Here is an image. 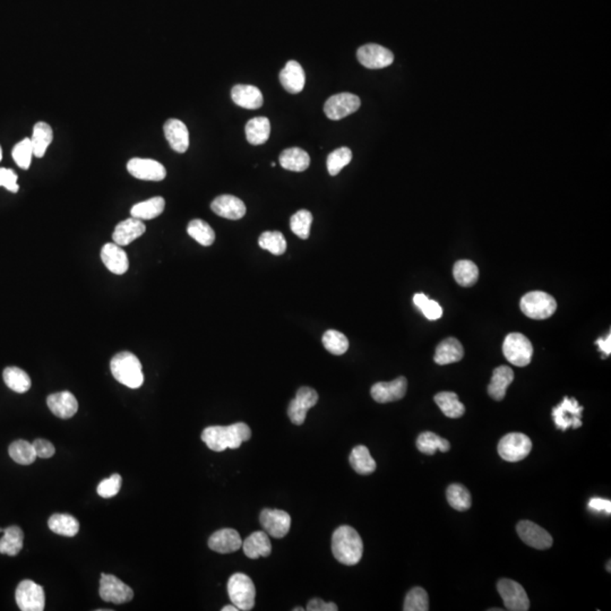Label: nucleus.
<instances>
[{"mask_svg":"<svg viewBox=\"0 0 611 611\" xmlns=\"http://www.w3.org/2000/svg\"><path fill=\"white\" fill-rule=\"evenodd\" d=\"M259 521L265 532L276 539L286 536L291 526V516L281 509H263Z\"/></svg>","mask_w":611,"mask_h":611,"instance_id":"nucleus-16","label":"nucleus"},{"mask_svg":"<svg viewBox=\"0 0 611 611\" xmlns=\"http://www.w3.org/2000/svg\"><path fill=\"white\" fill-rule=\"evenodd\" d=\"M311 224H313V214L307 209H301L292 215L290 228L297 237L306 240L308 239L310 234Z\"/></svg>","mask_w":611,"mask_h":611,"instance_id":"nucleus-46","label":"nucleus"},{"mask_svg":"<svg viewBox=\"0 0 611 611\" xmlns=\"http://www.w3.org/2000/svg\"><path fill=\"white\" fill-rule=\"evenodd\" d=\"M164 136L171 149L178 153H184L189 147V132L182 120L169 119L163 127Z\"/></svg>","mask_w":611,"mask_h":611,"instance_id":"nucleus-21","label":"nucleus"},{"mask_svg":"<svg viewBox=\"0 0 611 611\" xmlns=\"http://www.w3.org/2000/svg\"><path fill=\"white\" fill-rule=\"evenodd\" d=\"M514 380V372L507 366L496 368L488 386V394L496 401H501L506 395L507 388Z\"/></svg>","mask_w":611,"mask_h":611,"instance_id":"nucleus-29","label":"nucleus"},{"mask_svg":"<svg viewBox=\"0 0 611 611\" xmlns=\"http://www.w3.org/2000/svg\"><path fill=\"white\" fill-rule=\"evenodd\" d=\"M33 446L36 449V456L40 457V459H50L55 455V446L46 439H36L34 441Z\"/></svg>","mask_w":611,"mask_h":611,"instance_id":"nucleus-53","label":"nucleus"},{"mask_svg":"<svg viewBox=\"0 0 611 611\" xmlns=\"http://www.w3.org/2000/svg\"><path fill=\"white\" fill-rule=\"evenodd\" d=\"M146 226L140 219L130 218L117 224L113 234V243L119 246H127L134 240L143 236Z\"/></svg>","mask_w":611,"mask_h":611,"instance_id":"nucleus-24","label":"nucleus"},{"mask_svg":"<svg viewBox=\"0 0 611 611\" xmlns=\"http://www.w3.org/2000/svg\"><path fill=\"white\" fill-rule=\"evenodd\" d=\"M49 529L63 537H74L80 531L78 521L69 514H53L48 521Z\"/></svg>","mask_w":611,"mask_h":611,"instance_id":"nucleus-34","label":"nucleus"},{"mask_svg":"<svg viewBox=\"0 0 611 611\" xmlns=\"http://www.w3.org/2000/svg\"><path fill=\"white\" fill-rule=\"evenodd\" d=\"M0 187H5L11 193H17L20 189L17 184V174L11 169L0 168Z\"/></svg>","mask_w":611,"mask_h":611,"instance_id":"nucleus-52","label":"nucleus"},{"mask_svg":"<svg viewBox=\"0 0 611 611\" xmlns=\"http://www.w3.org/2000/svg\"><path fill=\"white\" fill-rule=\"evenodd\" d=\"M588 506H589V509L595 513L603 512L607 513V514L611 513V501H607V499L592 498Z\"/></svg>","mask_w":611,"mask_h":611,"instance_id":"nucleus-55","label":"nucleus"},{"mask_svg":"<svg viewBox=\"0 0 611 611\" xmlns=\"http://www.w3.org/2000/svg\"><path fill=\"white\" fill-rule=\"evenodd\" d=\"M101 259L108 270L117 276L125 274L130 267L126 251L122 249V246L115 243L105 244L102 247Z\"/></svg>","mask_w":611,"mask_h":611,"instance_id":"nucleus-20","label":"nucleus"},{"mask_svg":"<svg viewBox=\"0 0 611 611\" xmlns=\"http://www.w3.org/2000/svg\"><path fill=\"white\" fill-rule=\"evenodd\" d=\"M15 599L22 611H42L46 605L43 588L31 580H24L19 584Z\"/></svg>","mask_w":611,"mask_h":611,"instance_id":"nucleus-11","label":"nucleus"},{"mask_svg":"<svg viewBox=\"0 0 611 611\" xmlns=\"http://www.w3.org/2000/svg\"><path fill=\"white\" fill-rule=\"evenodd\" d=\"M434 400H435L436 404L441 409L442 412L447 418H460L466 412V407L463 403L460 402L457 394L453 393V392L438 393Z\"/></svg>","mask_w":611,"mask_h":611,"instance_id":"nucleus-35","label":"nucleus"},{"mask_svg":"<svg viewBox=\"0 0 611 611\" xmlns=\"http://www.w3.org/2000/svg\"><path fill=\"white\" fill-rule=\"evenodd\" d=\"M13 159L20 168L28 169L32 157H33V147L31 143V138H24L14 146L11 152Z\"/></svg>","mask_w":611,"mask_h":611,"instance_id":"nucleus-50","label":"nucleus"},{"mask_svg":"<svg viewBox=\"0 0 611 611\" xmlns=\"http://www.w3.org/2000/svg\"><path fill=\"white\" fill-rule=\"evenodd\" d=\"M100 597L105 602L122 603L130 602L134 597L132 588L128 587L122 580L110 574H101L100 580Z\"/></svg>","mask_w":611,"mask_h":611,"instance_id":"nucleus-10","label":"nucleus"},{"mask_svg":"<svg viewBox=\"0 0 611 611\" xmlns=\"http://www.w3.org/2000/svg\"><path fill=\"white\" fill-rule=\"evenodd\" d=\"M597 347L600 348L601 351H603V353L606 355H610L611 353V334H608V336L606 338H603V339H599L597 342Z\"/></svg>","mask_w":611,"mask_h":611,"instance_id":"nucleus-56","label":"nucleus"},{"mask_svg":"<svg viewBox=\"0 0 611 611\" xmlns=\"http://www.w3.org/2000/svg\"><path fill=\"white\" fill-rule=\"evenodd\" d=\"M259 247L270 251L273 255L280 256L286 251V240L280 231H265L259 236Z\"/></svg>","mask_w":611,"mask_h":611,"instance_id":"nucleus-44","label":"nucleus"},{"mask_svg":"<svg viewBox=\"0 0 611 611\" xmlns=\"http://www.w3.org/2000/svg\"><path fill=\"white\" fill-rule=\"evenodd\" d=\"M463 357H464V349L461 342L455 338H449L438 345L434 360L436 364L444 366V365L459 362L462 360Z\"/></svg>","mask_w":611,"mask_h":611,"instance_id":"nucleus-28","label":"nucleus"},{"mask_svg":"<svg viewBox=\"0 0 611 611\" xmlns=\"http://www.w3.org/2000/svg\"><path fill=\"white\" fill-rule=\"evenodd\" d=\"M53 138V128L47 122H39L34 125L33 134L31 143L33 147V155L36 157H42L46 155L48 146L51 144Z\"/></svg>","mask_w":611,"mask_h":611,"instance_id":"nucleus-36","label":"nucleus"},{"mask_svg":"<svg viewBox=\"0 0 611 611\" xmlns=\"http://www.w3.org/2000/svg\"><path fill=\"white\" fill-rule=\"evenodd\" d=\"M413 303L422 311V314L427 320H439L443 315V309H442L441 305L437 301H430L429 298L424 296V293L414 295Z\"/></svg>","mask_w":611,"mask_h":611,"instance_id":"nucleus-49","label":"nucleus"},{"mask_svg":"<svg viewBox=\"0 0 611 611\" xmlns=\"http://www.w3.org/2000/svg\"><path fill=\"white\" fill-rule=\"evenodd\" d=\"M251 437V428L244 422L230 424V426H211L202 432V441L207 444L209 449L214 451H224L226 449H236L241 444L249 441Z\"/></svg>","mask_w":611,"mask_h":611,"instance_id":"nucleus-1","label":"nucleus"},{"mask_svg":"<svg viewBox=\"0 0 611 611\" xmlns=\"http://www.w3.org/2000/svg\"><path fill=\"white\" fill-rule=\"evenodd\" d=\"M407 388V378L399 377L392 382H380L375 384L370 390V394L376 402H395L404 397Z\"/></svg>","mask_w":611,"mask_h":611,"instance_id":"nucleus-18","label":"nucleus"},{"mask_svg":"<svg viewBox=\"0 0 611 611\" xmlns=\"http://www.w3.org/2000/svg\"><path fill=\"white\" fill-rule=\"evenodd\" d=\"M122 478L120 474H115L108 478V479L102 480L98 486V494L103 498H111L113 496L120 491L122 488Z\"/></svg>","mask_w":611,"mask_h":611,"instance_id":"nucleus-51","label":"nucleus"},{"mask_svg":"<svg viewBox=\"0 0 611 611\" xmlns=\"http://www.w3.org/2000/svg\"><path fill=\"white\" fill-rule=\"evenodd\" d=\"M503 352L511 364L516 367H526L531 362L533 347L523 334L511 333L505 338Z\"/></svg>","mask_w":611,"mask_h":611,"instance_id":"nucleus-6","label":"nucleus"},{"mask_svg":"<svg viewBox=\"0 0 611 611\" xmlns=\"http://www.w3.org/2000/svg\"><path fill=\"white\" fill-rule=\"evenodd\" d=\"M0 532H4V529H1V528H0Z\"/></svg>","mask_w":611,"mask_h":611,"instance_id":"nucleus-61","label":"nucleus"},{"mask_svg":"<svg viewBox=\"0 0 611 611\" xmlns=\"http://www.w3.org/2000/svg\"><path fill=\"white\" fill-rule=\"evenodd\" d=\"M307 610L308 611H336L338 610V606H336L335 603L333 602H325V601H323L322 599H313V600L309 601L308 606H307Z\"/></svg>","mask_w":611,"mask_h":611,"instance_id":"nucleus-54","label":"nucleus"},{"mask_svg":"<svg viewBox=\"0 0 611 611\" xmlns=\"http://www.w3.org/2000/svg\"><path fill=\"white\" fill-rule=\"evenodd\" d=\"M516 530L521 540L532 548L545 550L553 545V539L550 533L531 521H521Z\"/></svg>","mask_w":611,"mask_h":611,"instance_id":"nucleus-15","label":"nucleus"},{"mask_svg":"<svg viewBox=\"0 0 611 611\" xmlns=\"http://www.w3.org/2000/svg\"><path fill=\"white\" fill-rule=\"evenodd\" d=\"M453 274H454L455 281L466 288L474 286L479 278L478 266L468 259H462L455 263Z\"/></svg>","mask_w":611,"mask_h":611,"instance_id":"nucleus-40","label":"nucleus"},{"mask_svg":"<svg viewBox=\"0 0 611 611\" xmlns=\"http://www.w3.org/2000/svg\"><path fill=\"white\" fill-rule=\"evenodd\" d=\"M323 345L332 355H345L349 349V340L345 334L335 330H326L322 338Z\"/></svg>","mask_w":611,"mask_h":611,"instance_id":"nucleus-45","label":"nucleus"},{"mask_svg":"<svg viewBox=\"0 0 611 611\" xmlns=\"http://www.w3.org/2000/svg\"><path fill=\"white\" fill-rule=\"evenodd\" d=\"M127 170L137 179L147 182H161L167 176V170L163 164L151 159H132L127 163Z\"/></svg>","mask_w":611,"mask_h":611,"instance_id":"nucleus-17","label":"nucleus"},{"mask_svg":"<svg viewBox=\"0 0 611 611\" xmlns=\"http://www.w3.org/2000/svg\"><path fill=\"white\" fill-rule=\"evenodd\" d=\"M318 402V394L313 388L303 387L298 390L295 399L290 402L288 407V416L292 424L301 426L305 422L307 413L311 407H315Z\"/></svg>","mask_w":611,"mask_h":611,"instance_id":"nucleus-12","label":"nucleus"},{"mask_svg":"<svg viewBox=\"0 0 611 611\" xmlns=\"http://www.w3.org/2000/svg\"><path fill=\"white\" fill-rule=\"evenodd\" d=\"M243 545V540L238 531L234 529H222L209 537V547L211 550L219 553H231L239 550Z\"/></svg>","mask_w":611,"mask_h":611,"instance_id":"nucleus-22","label":"nucleus"},{"mask_svg":"<svg viewBox=\"0 0 611 611\" xmlns=\"http://www.w3.org/2000/svg\"><path fill=\"white\" fill-rule=\"evenodd\" d=\"M239 609L237 607L234 606V605H231V606H226L222 608V611H238Z\"/></svg>","mask_w":611,"mask_h":611,"instance_id":"nucleus-57","label":"nucleus"},{"mask_svg":"<svg viewBox=\"0 0 611 611\" xmlns=\"http://www.w3.org/2000/svg\"><path fill=\"white\" fill-rule=\"evenodd\" d=\"M228 593L232 605L239 610L249 611L255 606L256 589L251 578L243 573H236L229 578Z\"/></svg>","mask_w":611,"mask_h":611,"instance_id":"nucleus-4","label":"nucleus"},{"mask_svg":"<svg viewBox=\"0 0 611 611\" xmlns=\"http://www.w3.org/2000/svg\"><path fill=\"white\" fill-rule=\"evenodd\" d=\"M4 536L0 539V553L16 556L23 548L24 534L22 530L16 526H9L4 529Z\"/></svg>","mask_w":611,"mask_h":611,"instance_id":"nucleus-33","label":"nucleus"},{"mask_svg":"<svg viewBox=\"0 0 611 611\" xmlns=\"http://www.w3.org/2000/svg\"><path fill=\"white\" fill-rule=\"evenodd\" d=\"M271 135V122L266 117H256L246 125V137L251 145L266 143Z\"/></svg>","mask_w":611,"mask_h":611,"instance_id":"nucleus-31","label":"nucleus"},{"mask_svg":"<svg viewBox=\"0 0 611 611\" xmlns=\"http://www.w3.org/2000/svg\"><path fill=\"white\" fill-rule=\"evenodd\" d=\"M246 556L251 559L268 557L272 551L270 538L266 532L256 531L251 533L241 545Z\"/></svg>","mask_w":611,"mask_h":611,"instance_id":"nucleus-27","label":"nucleus"},{"mask_svg":"<svg viewBox=\"0 0 611 611\" xmlns=\"http://www.w3.org/2000/svg\"><path fill=\"white\" fill-rule=\"evenodd\" d=\"M231 99L236 105L245 109H259L263 105V94L256 86L238 84L231 90Z\"/></svg>","mask_w":611,"mask_h":611,"instance_id":"nucleus-26","label":"nucleus"},{"mask_svg":"<svg viewBox=\"0 0 611 611\" xmlns=\"http://www.w3.org/2000/svg\"><path fill=\"white\" fill-rule=\"evenodd\" d=\"M351 160H352V152L349 147H340V149L335 150V151L330 153L328 161H326L328 174L330 176L339 174L340 171L347 167Z\"/></svg>","mask_w":611,"mask_h":611,"instance_id":"nucleus-47","label":"nucleus"},{"mask_svg":"<svg viewBox=\"0 0 611 611\" xmlns=\"http://www.w3.org/2000/svg\"><path fill=\"white\" fill-rule=\"evenodd\" d=\"M111 372L119 383L130 388L141 387L144 383L143 369L140 359L134 353L120 352L110 362Z\"/></svg>","mask_w":611,"mask_h":611,"instance_id":"nucleus-3","label":"nucleus"},{"mask_svg":"<svg viewBox=\"0 0 611 611\" xmlns=\"http://www.w3.org/2000/svg\"><path fill=\"white\" fill-rule=\"evenodd\" d=\"M582 412L583 407L578 404L573 397H565L560 404L553 409V418L557 429L568 430V428L578 429L582 426Z\"/></svg>","mask_w":611,"mask_h":611,"instance_id":"nucleus-8","label":"nucleus"},{"mask_svg":"<svg viewBox=\"0 0 611 611\" xmlns=\"http://www.w3.org/2000/svg\"><path fill=\"white\" fill-rule=\"evenodd\" d=\"M498 454L507 462H518L526 459L532 449V442L521 432H511L501 438L498 443Z\"/></svg>","mask_w":611,"mask_h":611,"instance_id":"nucleus-7","label":"nucleus"},{"mask_svg":"<svg viewBox=\"0 0 611 611\" xmlns=\"http://www.w3.org/2000/svg\"><path fill=\"white\" fill-rule=\"evenodd\" d=\"M187 232L190 237L196 240L199 245L209 247L214 243V230L205 221L199 220V219L190 221L187 226Z\"/></svg>","mask_w":611,"mask_h":611,"instance_id":"nucleus-42","label":"nucleus"},{"mask_svg":"<svg viewBox=\"0 0 611 611\" xmlns=\"http://www.w3.org/2000/svg\"><path fill=\"white\" fill-rule=\"evenodd\" d=\"M280 82L286 91L291 94L301 93L305 88L306 75L301 63L296 61L286 63L280 73Z\"/></svg>","mask_w":611,"mask_h":611,"instance_id":"nucleus-25","label":"nucleus"},{"mask_svg":"<svg viewBox=\"0 0 611 611\" xmlns=\"http://www.w3.org/2000/svg\"><path fill=\"white\" fill-rule=\"evenodd\" d=\"M446 497L449 504L459 512L468 511L472 504V499H471V494L469 493V490L464 486L459 485V484H453L447 488Z\"/></svg>","mask_w":611,"mask_h":611,"instance_id":"nucleus-43","label":"nucleus"},{"mask_svg":"<svg viewBox=\"0 0 611 611\" xmlns=\"http://www.w3.org/2000/svg\"><path fill=\"white\" fill-rule=\"evenodd\" d=\"M9 451L11 460L19 463V464H22V466H30L32 463L36 462V457H38L33 444L23 441V439L11 443Z\"/></svg>","mask_w":611,"mask_h":611,"instance_id":"nucleus-41","label":"nucleus"},{"mask_svg":"<svg viewBox=\"0 0 611 611\" xmlns=\"http://www.w3.org/2000/svg\"><path fill=\"white\" fill-rule=\"evenodd\" d=\"M555 298L543 291H532L521 299V310L532 320H545L555 314Z\"/></svg>","mask_w":611,"mask_h":611,"instance_id":"nucleus-5","label":"nucleus"},{"mask_svg":"<svg viewBox=\"0 0 611 611\" xmlns=\"http://www.w3.org/2000/svg\"><path fill=\"white\" fill-rule=\"evenodd\" d=\"M3 159V151H1V146H0V161Z\"/></svg>","mask_w":611,"mask_h":611,"instance_id":"nucleus-59","label":"nucleus"},{"mask_svg":"<svg viewBox=\"0 0 611 611\" xmlns=\"http://www.w3.org/2000/svg\"><path fill=\"white\" fill-rule=\"evenodd\" d=\"M211 209L215 214L228 220H240L246 214V205L236 196L221 195L211 204Z\"/></svg>","mask_w":611,"mask_h":611,"instance_id":"nucleus-19","label":"nucleus"},{"mask_svg":"<svg viewBox=\"0 0 611 611\" xmlns=\"http://www.w3.org/2000/svg\"><path fill=\"white\" fill-rule=\"evenodd\" d=\"M417 449L424 454H435V451H449L451 444L445 438L439 437L435 432H426L419 435L417 439Z\"/></svg>","mask_w":611,"mask_h":611,"instance_id":"nucleus-38","label":"nucleus"},{"mask_svg":"<svg viewBox=\"0 0 611 611\" xmlns=\"http://www.w3.org/2000/svg\"><path fill=\"white\" fill-rule=\"evenodd\" d=\"M497 590L504 601L507 610L528 611L530 608V600L526 590L518 582L501 578L497 583Z\"/></svg>","mask_w":611,"mask_h":611,"instance_id":"nucleus-9","label":"nucleus"},{"mask_svg":"<svg viewBox=\"0 0 611 611\" xmlns=\"http://www.w3.org/2000/svg\"><path fill=\"white\" fill-rule=\"evenodd\" d=\"M608 572H610V562L608 563Z\"/></svg>","mask_w":611,"mask_h":611,"instance_id":"nucleus-60","label":"nucleus"},{"mask_svg":"<svg viewBox=\"0 0 611 611\" xmlns=\"http://www.w3.org/2000/svg\"><path fill=\"white\" fill-rule=\"evenodd\" d=\"M165 201L163 197L157 196L153 199H147V201L137 203L130 209V214L132 218L140 219V220H152L161 215V213L164 211Z\"/></svg>","mask_w":611,"mask_h":611,"instance_id":"nucleus-32","label":"nucleus"},{"mask_svg":"<svg viewBox=\"0 0 611 611\" xmlns=\"http://www.w3.org/2000/svg\"><path fill=\"white\" fill-rule=\"evenodd\" d=\"M359 97L352 93H339L332 95L324 105V113L332 120H340L352 115L360 108Z\"/></svg>","mask_w":611,"mask_h":611,"instance_id":"nucleus-13","label":"nucleus"},{"mask_svg":"<svg viewBox=\"0 0 611 611\" xmlns=\"http://www.w3.org/2000/svg\"><path fill=\"white\" fill-rule=\"evenodd\" d=\"M278 162L281 164L282 168L286 169V170L303 172V171L308 169L309 164H310V157L305 150L299 149V147H291V149H286L282 152Z\"/></svg>","mask_w":611,"mask_h":611,"instance_id":"nucleus-30","label":"nucleus"},{"mask_svg":"<svg viewBox=\"0 0 611 611\" xmlns=\"http://www.w3.org/2000/svg\"><path fill=\"white\" fill-rule=\"evenodd\" d=\"M357 58L362 66L369 69H382L392 65L393 53L380 44H365L357 51Z\"/></svg>","mask_w":611,"mask_h":611,"instance_id":"nucleus-14","label":"nucleus"},{"mask_svg":"<svg viewBox=\"0 0 611 611\" xmlns=\"http://www.w3.org/2000/svg\"><path fill=\"white\" fill-rule=\"evenodd\" d=\"M350 464L353 470L359 474H370L376 470V462L372 459L370 451L364 445L355 446L350 454Z\"/></svg>","mask_w":611,"mask_h":611,"instance_id":"nucleus-37","label":"nucleus"},{"mask_svg":"<svg viewBox=\"0 0 611 611\" xmlns=\"http://www.w3.org/2000/svg\"><path fill=\"white\" fill-rule=\"evenodd\" d=\"M3 377L6 385L16 393H25L32 385L30 376L23 369L17 367H7L4 370Z\"/></svg>","mask_w":611,"mask_h":611,"instance_id":"nucleus-39","label":"nucleus"},{"mask_svg":"<svg viewBox=\"0 0 611 611\" xmlns=\"http://www.w3.org/2000/svg\"><path fill=\"white\" fill-rule=\"evenodd\" d=\"M303 610H305V608H299V607H298V608L293 609V611H303Z\"/></svg>","mask_w":611,"mask_h":611,"instance_id":"nucleus-58","label":"nucleus"},{"mask_svg":"<svg viewBox=\"0 0 611 611\" xmlns=\"http://www.w3.org/2000/svg\"><path fill=\"white\" fill-rule=\"evenodd\" d=\"M332 553L341 564L348 566L358 564L364 553L360 534L351 526H340L332 536Z\"/></svg>","mask_w":611,"mask_h":611,"instance_id":"nucleus-2","label":"nucleus"},{"mask_svg":"<svg viewBox=\"0 0 611 611\" xmlns=\"http://www.w3.org/2000/svg\"><path fill=\"white\" fill-rule=\"evenodd\" d=\"M404 611L429 610V597L426 590L422 588H413L405 597Z\"/></svg>","mask_w":611,"mask_h":611,"instance_id":"nucleus-48","label":"nucleus"},{"mask_svg":"<svg viewBox=\"0 0 611 611\" xmlns=\"http://www.w3.org/2000/svg\"><path fill=\"white\" fill-rule=\"evenodd\" d=\"M47 404L50 411L61 419L72 418L78 411V400L70 392L51 394L48 397Z\"/></svg>","mask_w":611,"mask_h":611,"instance_id":"nucleus-23","label":"nucleus"}]
</instances>
